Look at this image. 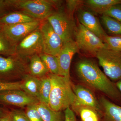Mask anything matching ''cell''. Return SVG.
Instances as JSON below:
<instances>
[{"instance_id": "cell-34", "label": "cell", "mask_w": 121, "mask_h": 121, "mask_svg": "<svg viewBox=\"0 0 121 121\" xmlns=\"http://www.w3.org/2000/svg\"><path fill=\"white\" fill-rule=\"evenodd\" d=\"M0 121H12V118L9 114L2 117L0 119Z\"/></svg>"}, {"instance_id": "cell-28", "label": "cell", "mask_w": 121, "mask_h": 121, "mask_svg": "<svg viewBox=\"0 0 121 121\" xmlns=\"http://www.w3.org/2000/svg\"><path fill=\"white\" fill-rule=\"evenodd\" d=\"M102 15H107L121 22V4L113 5Z\"/></svg>"}, {"instance_id": "cell-12", "label": "cell", "mask_w": 121, "mask_h": 121, "mask_svg": "<svg viewBox=\"0 0 121 121\" xmlns=\"http://www.w3.org/2000/svg\"><path fill=\"white\" fill-rule=\"evenodd\" d=\"M72 88L75 95L74 102L72 106L74 109L86 107L93 108L97 111L102 109L99 103L90 89L79 84L74 85Z\"/></svg>"}, {"instance_id": "cell-32", "label": "cell", "mask_w": 121, "mask_h": 121, "mask_svg": "<svg viewBox=\"0 0 121 121\" xmlns=\"http://www.w3.org/2000/svg\"><path fill=\"white\" fill-rule=\"evenodd\" d=\"M65 121H76L74 113L69 108L65 110Z\"/></svg>"}, {"instance_id": "cell-21", "label": "cell", "mask_w": 121, "mask_h": 121, "mask_svg": "<svg viewBox=\"0 0 121 121\" xmlns=\"http://www.w3.org/2000/svg\"><path fill=\"white\" fill-rule=\"evenodd\" d=\"M16 46L0 28V55L8 56L16 54Z\"/></svg>"}, {"instance_id": "cell-11", "label": "cell", "mask_w": 121, "mask_h": 121, "mask_svg": "<svg viewBox=\"0 0 121 121\" xmlns=\"http://www.w3.org/2000/svg\"><path fill=\"white\" fill-rule=\"evenodd\" d=\"M0 102L4 104L23 107L39 102L21 90H14L0 91Z\"/></svg>"}, {"instance_id": "cell-3", "label": "cell", "mask_w": 121, "mask_h": 121, "mask_svg": "<svg viewBox=\"0 0 121 121\" xmlns=\"http://www.w3.org/2000/svg\"><path fill=\"white\" fill-rule=\"evenodd\" d=\"M52 83L48 105L54 110H65L72 106L75 95L70 79L59 75L48 74Z\"/></svg>"}, {"instance_id": "cell-23", "label": "cell", "mask_w": 121, "mask_h": 121, "mask_svg": "<svg viewBox=\"0 0 121 121\" xmlns=\"http://www.w3.org/2000/svg\"><path fill=\"white\" fill-rule=\"evenodd\" d=\"M101 19L108 32L114 36H121V22L106 15H102Z\"/></svg>"}, {"instance_id": "cell-30", "label": "cell", "mask_w": 121, "mask_h": 121, "mask_svg": "<svg viewBox=\"0 0 121 121\" xmlns=\"http://www.w3.org/2000/svg\"><path fill=\"white\" fill-rule=\"evenodd\" d=\"M12 121H29L25 112L15 110L9 114Z\"/></svg>"}, {"instance_id": "cell-19", "label": "cell", "mask_w": 121, "mask_h": 121, "mask_svg": "<svg viewBox=\"0 0 121 121\" xmlns=\"http://www.w3.org/2000/svg\"><path fill=\"white\" fill-rule=\"evenodd\" d=\"M83 2L91 11L102 15L113 5L121 4V0H86Z\"/></svg>"}, {"instance_id": "cell-22", "label": "cell", "mask_w": 121, "mask_h": 121, "mask_svg": "<svg viewBox=\"0 0 121 121\" xmlns=\"http://www.w3.org/2000/svg\"><path fill=\"white\" fill-rule=\"evenodd\" d=\"M41 85L38 100L40 102L48 105L49 97L52 89L51 79L48 74L40 78Z\"/></svg>"}, {"instance_id": "cell-20", "label": "cell", "mask_w": 121, "mask_h": 121, "mask_svg": "<svg viewBox=\"0 0 121 121\" xmlns=\"http://www.w3.org/2000/svg\"><path fill=\"white\" fill-rule=\"evenodd\" d=\"M36 106L43 121H62L61 111L54 110L48 105L40 102Z\"/></svg>"}, {"instance_id": "cell-27", "label": "cell", "mask_w": 121, "mask_h": 121, "mask_svg": "<svg viewBox=\"0 0 121 121\" xmlns=\"http://www.w3.org/2000/svg\"><path fill=\"white\" fill-rule=\"evenodd\" d=\"M36 104L26 107L25 112L29 121H43L37 110Z\"/></svg>"}, {"instance_id": "cell-16", "label": "cell", "mask_w": 121, "mask_h": 121, "mask_svg": "<svg viewBox=\"0 0 121 121\" xmlns=\"http://www.w3.org/2000/svg\"><path fill=\"white\" fill-rule=\"evenodd\" d=\"M37 20L28 15L17 11H13L0 17V26L14 25L17 24L32 22Z\"/></svg>"}, {"instance_id": "cell-10", "label": "cell", "mask_w": 121, "mask_h": 121, "mask_svg": "<svg viewBox=\"0 0 121 121\" xmlns=\"http://www.w3.org/2000/svg\"><path fill=\"white\" fill-rule=\"evenodd\" d=\"M41 21L36 20L14 25L0 26V28L9 40L16 45L28 35L39 28Z\"/></svg>"}, {"instance_id": "cell-4", "label": "cell", "mask_w": 121, "mask_h": 121, "mask_svg": "<svg viewBox=\"0 0 121 121\" xmlns=\"http://www.w3.org/2000/svg\"><path fill=\"white\" fill-rule=\"evenodd\" d=\"M64 43L74 40L77 28L73 16L62 9H59L46 19Z\"/></svg>"}, {"instance_id": "cell-17", "label": "cell", "mask_w": 121, "mask_h": 121, "mask_svg": "<svg viewBox=\"0 0 121 121\" xmlns=\"http://www.w3.org/2000/svg\"><path fill=\"white\" fill-rule=\"evenodd\" d=\"M29 59V74L41 78L50 73L47 67L39 55L32 56Z\"/></svg>"}, {"instance_id": "cell-18", "label": "cell", "mask_w": 121, "mask_h": 121, "mask_svg": "<svg viewBox=\"0 0 121 121\" xmlns=\"http://www.w3.org/2000/svg\"><path fill=\"white\" fill-rule=\"evenodd\" d=\"M21 82V90L32 97L38 99L41 85L40 78L28 74L22 78Z\"/></svg>"}, {"instance_id": "cell-14", "label": "cell", "mask_w": 121, "mask_h": 121, "mask_svg": "<svg viewBox=\"0 0 121 121\" xmlns=\"http://www.w3.org/2000/svg\"><path fill=\"white\" fill-rule=\"evenodd\" d=\"M78 17L80 24L103 41L104 37L107 35L103 28L99 20L93 13L79 9L78 11Z\"/></svg>"}, {"instance_id": "cell-1", "label": "cell", "mask_w": 121, "mask_h": 121, "mask_svg": "<svg viewBox=\"0 0 121 121\" xmlns=\"http://www.w3.org/2000/svg\"><path fill=\"white\" fill-rule=\"evenodd\" d=\"M75 71L79 79L87 86L113 99H121V93L116 84L93 60L86 58L80 60L76 64Z\"/></svg>"}, {"instance_id": "cell-33", "label": "cell", "mask_w": 121, "mask_h": 121, "mask_svg": "<svg viewBox=\"0 0 121 121\" xmlns=\"http://www.w3.org/2000/svg\"><path fill=\"white\" fill-rule=\"evenodd\" d=\"M10 11L6 0H0V17Z\"/></svg>"}, {"instance_id": "cell-24", "label": "cell", "mask_w": 121, "mask_h": 121, "mask_svg": "<svg viewBox=\"0 0 121 121\" xmlns=\"http://www.w3.org/2000/svg\"><path fill=\"white\" fill-rule=\"evenodd\" d=\"M39 55L47 67L50 73L59 75V67L57 56L44 53Z\"/></svg>"}, {"instance_id": "cell-36", "label": "cell", "mask_w": 121, "mask_h": 121, "mask_svg": "<svg viewBox=\"0 0 121 121\" xmlns=\"http://www.w3.org/2000/svg\"><path fill=\"white\" fill-rule=\"evenodd\" d=\"M4 117L3 116V114H2V112L0 110V119L2 118V117Z\"/></svg>"}, {"instance_id": "cell-29", "label": "cell", "mask_w": 121, "mask_h": 121, "mask_svg": "<svg viewBox=\"0 0 121 121\" xmlns=\"http://www.w3.org/2000/svg\"><path fill=\"white\" fill-rule=\"evenodd\" d=\"M22 82H7L0 80V91L14 90H21Z\"/></svg>"}, {"instance_id": "cell-13", "label": "cell", "mask_w": 121, "mask_h": 121, "mask_svg": "<svg viewBox=\"0 0 121 121\" xmlns=\"http://www.w3.org/2000/svg\"><path fill=\"white\" fill-rule=\"evenodd\" d=\"M79 51L74 40L63 44L57 56L59 67V75L70 79V70L72 60L74 55Z\"/></svg>"}, {"instance_id": "cell-25", "label": "cell", "mask_w": 121, "mask_h": 121, "mask_svg": "<svg viewBox=\"0 0 121 121\" xmlns=\"http://www.w3.org/2000/svg\"><path fill=\"white\" fill-rule=\"evenodd\" d=\"M82 121H99L100 118L98 111L93 108L82 107L76 109Z\"/></svg>"}, {"instance_id": "cell-2", "label": "cell", "mask_w": 121, "mask_h": 121, "mask_svg": "<svg viewBox=\"0 0 121 121\" xmlns=\"http://www.w3.org/2000/svg\"><path fill=\"white\" fill-rule=\"evenodd\" d=\"M10 10L25 13L43 21L60 8L63 1L54 0H6Z\"/></svg>"}, {"instance_id": "cell-35", "label": "cell", "mask_w": 121, "mask_h": 121, "mask_svg": "<svg viewBox=\"0 0 121 121\" xmlns=\"http://www.w3.org/2000/svg\"><path fill=\"white\" fill-rule=\"evenodd\" d=\"M115 84L117 88L121 94V78L117 81Z\"/></svg>"}, {"instance_id": "cell-15", "label": "cell", "mask_w": 121, "mask_h": 121, "mask_svg": "<svg viewBox=\"0 0 121 121\" xmlns=\"http://www.w3.org/2000/svg\"><path fill=\"white\" fill-rule=\"evenodd\" d=\"M104 121H121V106L104 97L99 99Z\"/></svg>"}, {"instance_id": "cell-8", "label": "cell", "mask_w": 121, "mask_h": 121, "mask_svg": "<svg viewBox=\"0 0 121 121\" xmlns=\"http://www.w3.org/2000/svg\"><path fill=\"white\" fill-rule=\"evenodd\" d=\"M43 53L41 33L38 28L28 35L16 46V54L29 58L35 55Z\"/></svg>"}, {"instance_id": "cell-5", "label": "cell", "mask_w": 121, "mask_h": 121, "mask_svg": "<svg viewBox=\"0 0 121 121\" xmlns=\"http://www.w3.org/2000/svg\"><path fill=\"white\" fill-rule=\"evenodd\" d=\"M28 58L17 54L8 56L0 55V77L22 78L29 74Z\"/></svg>"}, {"instance_id": "cell-7", "label": "cell", "mask_w": 121, "mask_h": 121, "mask_svg": "<svg viewBox=\"0 0 121 121\" xmlns=\"http://www.w3.org/2000/svg\"><path fill=\"white\" fill-rule=\"evenodd\" d=\"M74 39L79 50L94 56L99 50L107 48L101 39L80 23L77 26Z\"/></svg>"}, {"instance_id": "cell-26", "label": "cell", "mask_w": 121, "mask_h": 121, "mask_svg": "<svg viewBox=\"0 0 121 121\" xmlns=\"http://www.w3.org/2000/svg\"><path fill=\"white\" fill-rule=\"evenodd\" d=\"M103 42L110 49L121 52V36L107 35L104 37Z\"/></svg>"}, {"instance_id": "cell-9", "label": "cell", "mask_w": 121, "mask_h": 121, "mask_svg": "<svg viewBox=\"0 0 121 121\" xmlns=\"http://www.w3.org/2000/svg\"><path fill=\"white\" fill-rule=\"evenodd\" d=\"M39 29L43 39V53L57 56L63 45L62 40L47 19L41 21Z\"/></svg>"}, {"instance_id": "cell-31", "label": "cell", "mask_w": 121, "mask_h": 121, "mask_svg": "<svg viewBox=\"0 0 121 121\" xmlns=\"http://www.w3.org/2000/svg\"><path fill=\"white\" fill-rule=\"evenodd\" d=\"M66 12L69 15L73 16V13L75 10L82 2L81 1L69 0L66 1Z\"/></svg>"}, {"instance_id": "cell-6", "label": "cell", "mask_w": 121, "mask_h": 121, "mask_svg": "<svg viewBox=\"0 0 121 121\" xmlns=\"http://www.w3.org/2000/svg\"><path fill=\"white\" fill-rule=\"evenodd\" d=\"M95 56L103 72L111 81L121 78V52L107 47L99 50Z\"/></svg>"}]
</instances>
